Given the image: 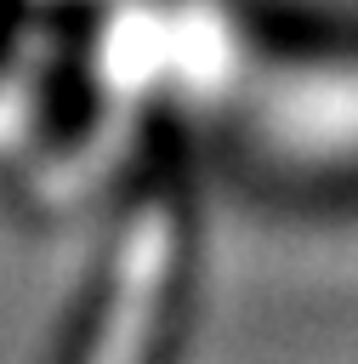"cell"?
I'll return each instance as SVG.
<instances>
[{
    "label": "cell",
    "mask_w": 358,
    "mask_h": 364,
    "mask_svg": "<svg viewBox=\"0 0 358 364\" xmlns=\"http://www.w3.org/2000/svg\"><path fill=\"white\" fill-rule=\"evenodd\" d=\"M165 273H170V216L165 210H148L125 245V262H119V284H114V313L97 336V358L91 364H136L142 358V341L153 330V307H159V290H165Z\"/></svg>",
    "instance_id": "obj_1"
}]
</instances>
